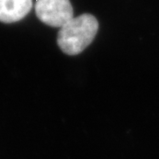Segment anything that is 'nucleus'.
<instances>
[{
	"label": "nucleus",
	"instance_id": "7ed1b4c3",
	"mask_svg": "<svg viewBox=\"0 0 159 159\" xmlns=\"http://www.w3.org/2000/svg\"><path fill=\"white\" fill-rule=\"evenodd\" d=\"M32 6L33 0H0V21H19L31 11Z\"/></svg>",
	"mask_w": 159,
	"mask_h": 159
},
{
	"label": "nucleus",
	"instance_id": "f257e3e1",
	"mask_svg": "<svg viewBox=\"0 0 159 159\" xmlns=\"http://www.w3.org/2000/svg\"><path fill=\"white\" fill-rule=\"evenodd\" d=\"M99 24L89 13L73 18L62 26L57 33V45L69 56H75L85 50L95 39Z\"/></svg>",
	"mask_w": 159,
	"mask_h": 159
},
{
	"label": "nucleus",
	"instance_id": "f03ea898",
	"mask_svg": "<svg viewBox=\"0 0 159 159\" xmlns=\"http://www.w3.org/2000/svg\"><path fill=\"white\" fill-rule=\"evenodd\" d=\"M35 13L42 22L54 28H61L74 18L70 0H36Z\"/></svg>",
	"mask_w": 159,
	"mask_h": 159
}]
</instances>
